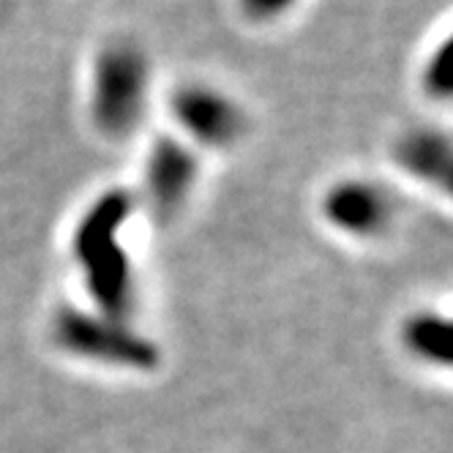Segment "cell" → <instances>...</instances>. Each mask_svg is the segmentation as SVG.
<instances>
[{"instance_id":"ba28073f","label":"cell","mask_w":453,"mask_h":453,"mask_svg":"<svg viewBox=\"0 0 453 453\" xmlns=\"http://www.w3.org/2000/svg\"><path fill=\"white\" fill-rule=\"evenodd\" d=\"M404 342L415 358H424L429 364L450 361V326L437 314L412 317L404 328Z\"/></svg>"},{"instance_id":"6da1fadb","label":"cell","mask_w":453,"mask_h":453,"mask_svg":"<svg viewBox=\"0 0 453 453\" xmlns=\"http://www.w3.org/2000/svg\"><path fill=\"white\" fill-rule=\"evenodd\" d=\"M134 200L123 188H110L80 219L74 233V257L96 311L126 322L134 303V276L120 230L132 216Z\"/></svg>"},{"instance_id":"30bf717a","label":"cell","mask_w":453,"mask_h":453,"mask_svg":"<svg viewBox=\"0 0 453 453\" xmlns=\"http://www.w3.org/2000/svg\"><path fill=\"white\" fill-rule=\"evenodd\" d=\"M251 22H273L296 6V0H238Z\"/></svg>"},{"instance_id":"9c48e42d","label":"cell","mask_w":453,"mask_h":453,"mask_svg":"<svg viewBox=\"0 0 453 453\" xmlns=\"http://www.w3.org/2000/svg\"><path fill=\"white\" fill-rule=\"evenodd\" d=\"M420 82H424V93L429 99L445 102L450 96V42L442 39V44L434 47V52L429 55L424 74H420Z\"/></svg>"},{"instance_id":"277c9868","label":"cell","mask_w":453,"mask_h":453,"mask_svg":"<svg viewBox=\"0 0 453 453\" xmlns=\"http://www.w3.org/2000/svg\"><path fill=\"white\" fill-rule=\"evenodd\" d=\"M170 110L186 140L205 148H230L246 128V115L235 99L200 82L180 85L173 93Z\"/></svg>"},{"instance_id":"7a4b0ae2","label":"cell","mask_w":453,"mask_h":453,"mask_svg":"<svg viewBox=\"0 0 453 453\" xmlns=\"http://www.w3.org/2000/svg\"><path fill=\"white\" fill-rule=\"evenodd\" d=\"M150 88L148 55L132 42H110L93 60L90 112L99 132L132 134L142 120Z\"/></svg>"},{"instance_id":"8992f818","label":"cell","mask_w":453,"mask_h":453,"mask_svg":"<svg viewBox=\"0 0 453 453\" xmlns=\"http://www.w3.org/2000/svg\"><path fill=\"white\" fill-rule=\"evenodd\" d=\"M326 219L336 230L352 238H372L382 233L391 221V200L388 194L369 180H342L322 203Z\"/></svg>"},{"instance_id":"3957f363","label":"cell","mask_w":453,"mask_h":453,"mask_svg":"<svg viewBox=\"0 0 453 453\" xmlns=\"http://www.w3.org/2000/svg\"><path fill=\"white\" fill-rule=\"evenodd\" d=\"M52 331L63 349L85 361L128 369H150L156 364V349L148 339L137 336L126 322L99 311L63 309L55 317Z\"/></svg>"},{"instance_id":"52a82bcc","label":"cell","mask_w":453,"mask_h":453,"mask_svg":"<svg viewBox=\"0 0 453 453\" xmlns=\"http://www.w3.org/2000/svg\"><path fill=\"white\" fill-rule=\"evenodd\" d=\"M396 161L412 178L445 188L450 180V140L437 128H415L399 140Z\"/></svg>"},{"instance_id":"5b68a950","label":"cell","mask_w":453,"mask_h":453,"mask_svg":"<svg viewBox=\"0 0 453 453\" xmlns=\"http://www.w3.org/2000/svg\"><path fill=\"white\" fill-rule=\"evenodd\" d=\"M200 161L183 140L161 134L150 153L145 156V197L156 213L173 216L188 200V194L197 183Z\"/></svg>"}]
</instances>
